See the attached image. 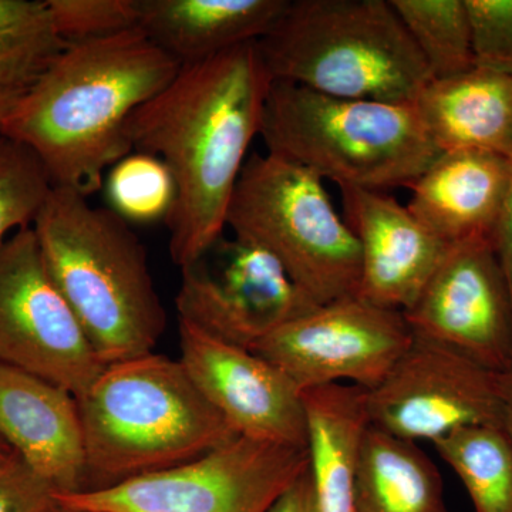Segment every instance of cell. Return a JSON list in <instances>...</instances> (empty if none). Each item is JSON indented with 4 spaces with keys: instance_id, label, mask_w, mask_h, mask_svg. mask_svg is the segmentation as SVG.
Returning a JSON list of instances; mask_svg holds the SVG:
<instances>
[{
    "instance_id": "6da1fadb",
    "label": "cell",
    "mask_w": 512,
    "mask_h": 512,
    "mask_svg": "<svg viewBox=\"0 0 512 512\" xmlns=\"http://www.w3.org/2000/svg\"><path fill=\"white\" fill-rule=\"evenodd\" d=\"M271 77L258 43L181 67L130 117L133 151L160 158L175 184L171 259L184 268L225 234L232 195L261 133Z\"/></svg>"
},
{
    "instance_id": "7a4b0ae2",
    "label": "cell",
    "mask_w": 512,
    "mask_h": 512,
    "mask_svg": "<svg viewBox=\"0 0 512 512\" xmlns=\"http://www.w3.org/2000/svg\"><path fill=\"white\" fill-rule=\"evenodd\" d=\"M181 67L140 28L67 45L20 96L2 133L35 151L56 187L89 197L133 153L130 117Z\"/></svg>"
},
{
    "instance_id": "3957f363",
    "label": "cell",
    "mask_w": 512,
    "mask_h": 512,
    "mask_svg": "<svg viewBox=\"0 0 512 512\" xmlns=\"http://www.w3.org/2000/svg\"><path fill=\"white\" fill-rule=\"evenodd\" d=\"M87 198L55 185L32 227L47 272L107 366L153 353L167 319L143 242Z\"/></svg>"
},
{
    "instance_id": "277c9868",
    "label": "cell",
    "mask_w": 512,
    "mask_h": 512,
    "mask_svg": "<svg viewBox=\"0 0 512 512\" xmlns=\"http://www.w3.org/2000/svg\"><path fill=\"white\" fill-rule=\"evenodd\" d=\"M77 403L87 490L180 466L238 436L181 360L156 353L107 365Z\"/></svg>"
},
{
    "instance_id": "5b68a950",
    "label": "cell",
    "mask_w": 512,
    "mask_h": 512,
    "mask_svg": "<svg viewBox=\"0 0 512 512\" xmlns=\"http://www.w3.org/2000/svg\"><path fill=\"white\" fill-rule=\"evenodd\" d=\"M258 49L272 82L416 103L433 77L390 0H289Z\"/></svg>"
},
{
    "instance_id": "8992f818",
    "label": "cell",
    "mask_w": 512,
    "mask_h": 512,
    "mask_svg": "<svg viewBox=\"0 0 512 512\" xmlns=\"http://www.w3.org/2000/svg\"><path fill=\"white\" fill-rule=\"evenodd\" d=\"M266 151L342 187H409L441 151L412 103L340 99L272 82L262 114Z\"/></svg>"
},
{
    "instance_id": "52a82bcc",
    "label": "cell",
    "mask_w": 512,
    "mask_h": 512,
    "mask_svg": "<svg viewBox=\"0 0 512 512\" xmlns=\"http://www.w3.org/2000/svg\"><path fill=\"white\" fill-rule=\"evenodd\" d=\"M227 228L274 256L316 305L357 295L359 244L322 178L308 168L268 151L249 156Z\"/></svg>"
},
{
    "instance_id": "ba28073f",
    "label": "cell",
    "mask_w": 512,
    "mask_h": 512,
    "mask_svg": "<svg viewBox=\"0 0 512 512\" xmlns=\"http://www.w3.org/2000/svg\"><path fill=\"white\" fill-rule=\"evenodd\" d=\"M308 466L306 448L237 436L180 466L56 500L77 512H266Z\"/></svg>"
},
{
    "instance_id": "9c48e42d",
    "label": "cell",
    "mask_w": 512,
    "mask_h": 512,
    "mask_svg": "<svg viewBox=\"0 0 512 512\" xmlns=\"http://www.w3.org/2000/svg\"><path fill=\"white\" fill-rule=\"evenodd\" d=\"M0 363L42 377L76 399L104 365L47 272L35 229L0 248Z\"/></svg>"
},
{
    "instance_id": "30bf717a",
    "label": "cell",
    "mask_w": 512,
    "mask_h": 512,
    "mask_svg": "<svg viewBox=\"0 0 512 512\" xmlns=\"http://www.w3.org/2000/svg\"><path fill=\"white\" fill-rule=\"evenodd\" d=\"M180 271L178 320L238 348L254 349L319 306L274 256L241 238L222 235Z\"/></svg>"
},
{
    "instance_id": "8fae6325",
    "label": "cell",
    "mask_w": 512,
    "mask_h": 512,
    "mask_svg": "<svg viewBox=\"0 0 512 512\" xmlns=\"http://www.w3.org/2000/svg\"><path fill=\"white\" fill-rule=\"evenodd\" d=\"M412 342L402 312L353 295L316 306L251 352L281 369L302 393L343 382L372 390Z\"/></svg>"
},
{
    "instance_id": "7c38bea8",
    "label": "cell",
    "mask_w": 512,
    "mask_h": 512,
    "mask_svg": "<svg viewBox=\"0 0 512 512\" xmlns=\"http://www.w3.org/2000/svg\"><path fill=\"white\" fill-rule=\"evenodd\" d=\"M366 402L370 426L412 443H436L463 427H503L500 373L416 336Z\"/></svg>"
},
{
    "instance_id": "4fadbf2b",
    "label": "cell",
    "mask_w": 512,
    "mask_h": 512,
    "mask_svg": "<svg viewBox=\"0 0 512 512\" xmlns=\"http://www.w3.org/2000/svg\"><path fill=\"white\" fill-rule=\"evenodd\" d=\"M416 338L456 350L495 373L512 367V301L493 241L451 245L403 313Z\"/></svg>"
},
{
    "instance_id": "5bb4252c",
    "label": "cell",
    "mask_w": 512,
    "mask_h": 512,
    "mask_svg": "<svg viewBox=\"0 0 512 512\" xmlns=\"http://www.w3.org/2000/svg\"><path fill=\"white\" fill-rule=\"evenodd\" d=\"M178 333L185 370L238 436L306 448L303 393L281 369L181 320Z\"/></svg>"
},
{
    "instance_id": "9a60e30c",
    "label": "cell",
    "mask_w": 512,
    "mask_h": 512,
    "mask_svg": "<svg viewBox=\"0 0 512 512\" xmlns=\"http://www.w3.org/2000/svg\"><path fill=\"white\" fill-rule=\"evenodd\" d=\"M340 192L343 218L360 249L356 296L390 311H409L451 245L383 191L342 187Z\"/></svg>"
},
{
    "instance_id": "2e32d148",
    "label": "cell",
    "mask_w": 512,
    "mask_h": 512,
    "mask_svg": "<svg viewBox=\"0 0 512 512\" xmlns=\"http://www.w3.org/2000/svg\"><path fill=\"white\" fill-rule=\"evenodd\" d=\"M0 437L56 495L87 490L79 403L63 387L0 363Z\"/></svg>"
},
{
    "instance_id": "e0dca14e",
    "label": "cell",
    "mask_w": 512,
    "mask_h": 512,
    "mask_svg": "<svg viewBox=\"0 0 512 512\" xmlns=\"http://www.w3.org/2000/svg\"><path fill=\"white\" fill-rule=\"evenodd\" d=\"M510 158L481 150L444 151L409 190L413 217L448 245L493 241L503 210Z\"/></svg>"
},
{
    "instance_id": "ac0fdd59",
    "label": "cell",
    "mask_w": 512,
    "mask_h": 512,
    "mask_svg": "<svg viewBox=\"0 0 512 512\" xmlns=\"http://www.w3.org/2000/svg\"><path fill=\"white\" fill-rule=\"evenodd\" d=\"M289 0H138V28L181 66L258 42Z\"/></svg>"
},
{
    "instance_id": "d6986e66",
    "label": "cell",
    "mask_w": 512,
    "mask_h": 512,
    "mask_svg": "<svg viewBox=\"0 0 512 512\" xmlns=\"http://www.w3.org/2000/svg\"><path fill=\"white\" fill-rule=\"evenodd\" d=\"M441 153L481 150L512 154V76L474 67L433 80L414 103Z\"/></svg>"
},
{
    "instance_id": "ffe728a7",
    "label": "cell",
    "mask_w": 512,
    "mask_h": 512,
    "mask_svg": "<svg viewBox=\"0 0 512 512\" xmlns=\"http://www.w3.org/2000/svg\"><path fill=\"white\" fill-rule=\"evenodd\" d=\"M367 390L336 383L303 392L306 451L320 512H356V483L370 427Z\"/></svg>"
},
{
    "instance_id": "44dd1931",
    "label": "cell",
    "mask_w": 512,
    "mask_h": 512,
    "mask_svg": "<svg viewBox=\"0 0 512 512\" xmlns=\"http://www.w3.org/2000/svg\"><path fill=\"white\" fill-rule=\"evenodd\" d=\"M356 512H450L439 470L417 443L370 426L356 483Z\"/></svg>"
},
{
    "instance_id": "7402d4cb",
    "label": "cell",
    "mask_w": 512,
    "mask_h": 512,
    "mask_svg": "<svg viewBox=\"0 0 512 512\" xmlns=\"http://www.w3.org/2000/svg\"><path fill=\"white\" fill-rule=\"evenodd\" d=\"M476 512H512V440L501 426L463 427L433 443Z\"/></svg>"
},
{
    "instance_id": "603a6c76",
    "label": "cell",
    "mask_w": 512,
    "mask_h": 512,
    "mask_svg": "<svg viewBox=\"0 0 512 512\" xmlns=\"http://www.w3.org/2000/svg\"><path fill=\"white\" fill-rule=\"evenodd\" d=\"M433 80L476 67L473 28L466 0H390Z\"/></svg>"
},
{
    "instance_id": "cb8c5ba5",
    "label": "cell",
    "mask_w": 512,
    "mask_h": 512,
    "mask_svg": "<svg viewBox=\"0 0 512 512\" xmlns=\"http://www.w3.org/2000/svg\"><path fill=\"white\" fill-rule=\"evenodd\" d=\"M66 46L47 0H0V87L25 93Z\"/></svg>"
},
{
    "instance_id": "d4e9b609",
    "label": "cell",
    "mask_w": 512,
    "mask_h": 512,
    "mask_svg": "<svg viewBox=\"0 0 512 512\" xmlns=\"http://www.w3.org/2000/svg\"><path fill=\"white\" fill-rule=\"evenodd\" d=\"M106 192L110 210L126 222H165L173 211V175L151 154L133 151L117 161L107 175Z\"/></svg>"
},
{
    "instance_id": "484cf974",
    "label": "cell",
    "mask_w": 512,
    "mask_h": 512,
    "mask_svg": "<svg viewBox=\"0 0 512 512\" xmlns=\"http://www.w3.org/2000/svg\"><path fill=\"white\" fill-rule=\"evenodd\" d=\"M53 187L35 151L0 133V248L15 232L32 227Z\"/></svg>"
},
{
    "instance_id": "4316f807",
    "label": "cell",
    "mask_w": 512,
    "mask_h": 512,
    "mask_svg": "<svg viewBox=\"0 0 512 512\" xmlns=\"http://www.w3.org/2000/svg\"><path fill=\"white\" fill-rule=\"evenodd\" d=\"M47 6L66 45L138 28V0H47Z\"/></svg>"
},
{
    "instance_id": "83f0119b",
    "label": "cell",
    "mask_w": 512,
    "mask_h": 512,
    "mask_svg": "<svg viewBox=\"0 0 512 512\" xmlns=\"http://www.w3.org/2000/svg\"><path fill=\"white\" fill-rule=\"evenodd\" d=\"M476 66L512 76V0H466Z\"/></svg>"
},
{
    "instance_id": "f1b7e54d",
    "label": "cell",
    "mask_w": 512,
    "mask_h": 512,
    "mask_svg": "<svg viewBox=\"0 0 512 512\" xmlns=\"http://www.w3.org/2000/svg\"><path fill=\"white\" fill-rule=\"evenodd\" d=\"M56 491L15 451L0 461V512H46Z\"/></svg>"
},
{
    "instance_id": "f546056e",
    "label": "cell",
    "mask_w": 512,
    "mask_h": 512,
    "mask_svg": "<svg viewBox=\"0 0 512 512\" xmlns=\"http://www.w3.org/2000/svg\"><path fill=\"white\" fill-rule=\"evenodd\" d=\"M510 175H508L507 191H505L503 210L493 239L495 254L500 261L512 301V154L510 157Z\"/></svg>"
},
{
    "instance_id": "4dcf8cb0",
    "label": "cell",
    "mask_w": 512,
    "mask_h": 512,
    "mask_svg": "<svg viewBox=\"0 0 512 512\" xmlns=\"http://www.w3.org/2000/svg\"><path fill=\"white\" fill-rule=\"evenodd\" d=\"M266 512H320L309 466Z\"/></svg>"
},
{
    "instance_id": "1f68e13d",
    "label": "cell",
    "mask_w": 512,
    "mask_h": 512,
    "mask_svg": "<svg viewBox=\"0 0 512 512\" xmlns=\"http://www.w3.org/2000/svg\"><path fill=\"white\" fill-rule=\"evenodd\" d=\"M501 399H503V427L512 440V367L500 373Z\"/></svg>"
},
{
    "instance_id": "d6a6232c",
    "label": "cell",
    "mask_w": 512,
    "mask_h": 512,
    "mask_svg": "<svg viewBox=\"0 0 512 512\" xmlns=\"http://www.w3.org/2000/svg\"><path fill=\"white\" fill-rule=\"evenodd\" d=\"M22 94L23 93L5 89V87H0V133H2V128L5 126L6 120L9 119L10 114H12Z\"/></svg>"
},
{
    "instance_id": "836d02e7",
    "label": "cell",
    "mask_w": 512,
    "mask_h": 512,
    "mask_svg": "<svg viewBox=\"0 0 512 512\" xmlns=\"http://www.w3.org/2000/svg\"><path fill=\"white\" fill-rule=\"evenodd\" d=\"M46 512H77L74 510H70V508L64 507L63 504H60L59 501L55 500V503L50 505L49 510Z\"/></svg>"
},
{
    "instance_id": "e575fe53",
    "label": "cell",
    "mask_w": 512,
    "mask_h": 512,
    "mask_svg": "<svg viewBox=\"0 0 512 512\" xmlns=\"http://www.w3.org/2000/svg\"><path fill=\"white\" fill-rule=\"evenodd\" d=\"M12 451V448L8 446V444L5 443V441L2 440V437H0V461L3 460L8 454Z\"/></svg>"
}]
</instances>
